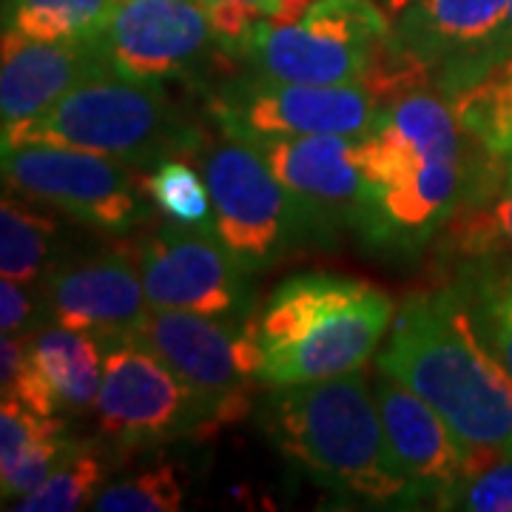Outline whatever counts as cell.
<instances>
[{"label":"cell","instance_id":"6da1fadb","mask_svg":"<svg viewBox=\"0 0 512 512\" xmlns=\"http://www.w3.org/2000/svg\"><path fill=\"white\" fill-rule=\"evenodd\" d=\"M362 160L379 194L376 248L387 251H419L464 205L501 188L495 171L501 157L481 146L427 86L384 106L382 123L362 137Z\"/></svg>","mask_w":512,"mask_h":512},{"label":"cell","instance_id":"7a4b0ae2","mask_svg":"<svg viewBox=\"0 0 512 512\" xmlns=\"http://www.w3.org/2000/svg\"><path fill=\"white\" fill-rule=\"evenodd\" d=\"M376 365L433 404L464 447L512 456V373L478 339L450 282L404 299Z\"/></svg>","mask_w":512,"mask_h":512},{"label":"cell","instance_id":"3957f363","mask_svg":"<svg viewBox=\"0 0 512 512\" xmlns=\"http://www.w3.org/2000/svg\"><path fill=\"white\" fill-rule=\"evenodd\" d=\"M262 427L313 481L379 507H419L384 433L365 367L333 379L271 387Z\"/></svg>","mask_w":512,"mask_h":512},{"label":"cell","instance_id":"277c9868","mask_svg":"<svg viewBox=\"0 0 512 512\" xmlns=\"http://www.w3.org/2000/svg\"><path fill=\"white\" fill-rule=\"evenodd\" d=\"M396 319L390 293L339 274H299L248 313L245 330L265 387L305 384L362 370Z\"/></svg>","mask_w":512,"mask_h":512},{"label":"cell","instance_id":"5b68a950","mask_svg":"<svg viewBox=\"0 0 512 512\" xmlns=\"http://www.w3.org/2000/svg\"><path fill=\"white\" fill-rule=\"evenodd\" d=\"M208 131L180 109L165 83L106 74L69 92L40 117L6 123L3 148L52 143L154 168L171 157H197Z\"/></svg>","mask_w":512,"mask_h":512},{"label":"cell","instance_id":"8992f818","mask_svg":"<svg viewBox=\"0 0 512 512\" xmlns=\"http://www.w3.org/2000/svg\"><path fill=\"white\" fill-rule=\"evenodd\" d=\"M194 160H200L211 191L214 228L248 274L271 268L299 248L333 242L251 140L220 128Z\"/></svg>","mask_w":512,"mask_h":512},{"label":"cell","instance_id":"52a82bcc","mask_svg":"<svg viewBox=\"0 0 512 512\" xmlns=\"http://www.w3.org/2000/svg\"><path fill=\"white\" fill-rule=\"evenodd\" d=\"M387 40L390 18L373 0H319L293 23H262L237 63L288 83H367Z\"/></svg>","mask_w":512,"mask_h":512},{"label":"cell","instance_id":"ba28073f","mask_svg":"<svg viewBox=\"0 0 512 512\" xmlns=\"http://www.w3.org/2000/svg\"><path fill=\"white\" fill-rule=\"evenodd\" d=\"M6 191L103 234H126L148 220L146 177L134 165L80 148L29 143L3 148Z\"/></svg>","mask_w":512,"mask_h":512},{"label":"cell","instance_id":"9c48e42d","mask_svg":"<svg viewBox=\"0 0 512 512\" xmlns=\"http://www.w3.org/2000/svg\"><path fill=\"white\" fill-rule=\"evenodd\" d=\"M384 103L365 83H288L248 72L211 89L217 128L251 143L296 137H367L382 123Z\"/></svg>","mask_w":512,"mask_h":512},{"label":"cell","instance_id":"30bf717a","mask_svg":"<svg viewBox=\"0 0 512 512\" xmlns=\"http://www.w3.org/2000/svg\"><path fill=\"white\" fill-rule=\"evenodd\" d=\"M94 43L114 72L154 83L205 86L237 63L202 0H117Z\"/></svg>","mask_w":512,"mask_h":512},{"label":"cell","instance_id":"8fae6325","mask_svg":"<svg viewBox=\"0 0 512 512\" xmlns=\"http://www.w3.org/2000/svg\"><path fill=\"white\" fill-rule=\"evenodd\" d=\"M106 370L94 402L100 433L123 450H146L177 439L220 433L211 407L151 350L114 339L103 342Z\"/></svg>","mask_w":512,"mask_h":512},{"label":"cell","instance_id":"7c38bea8","mask_svg":"<svg viewBox=\"0 0 512 512\" xmlns=\"http://www.w3.org/2000/svg\"><path fill=\"white\" fill-rule=\"evenodd\" d=\"M171 367L202 402L211 407L217 430L237 424L251 410L259 382V356L245 319L202 316L151 308L131 336Z\"/></svg>","mask_w":512,"mask_h":512},{"label":"cell","instance_id":"4fadbf2b","mask_svg":"<svg viewBox=\"0 0 512 512\" xmlns=\"http://www.w3.org/2000/svg\"><path fill=\"white\" fill-rule=\"evenodd\" d=\"M151 308L248 319L251 276L214 225L165 222L134 242Z\"/></svg>","mask_w":512,"mask_h":512},{"label":"cell","instance_id":"5bb4252c","mask_svg":"<svg viewBox=\"0 0 512 512\" xmlns=\"http://www.w3.org/2000/svg\"><path fill=\"white\" fill-rule=\"evenodd\" d=\"M259 148L330 239L350 228L376 248L379 194L362 160V137H296L259 143Z\"/></svg>","mask_w":512,"mask_h":512},{"label":"cell","instance_id":"9a60e30c","mask_svg":"<svg viewBox=\"0 0 512 512\" xmlns=\"http://www.w3.org/2000/svg\"><path fill=\"white\" fill-rule=\"evenodd\" d=\"M148 311L134 248L66 259L49 268L43 282V313L63 328L89 330L100 342L131 336Z\"/></svg>","mask_w":512,"mask_h":512},{"label":"cell","instance_id":"2e32d148","mask_svg":"<svg viewBox=\"0 0 512 512\" xmlns=\"http://www.w3.org/2000/svg\"><path fill=\"white\" fill-rule=\"evenodd\" d=\"M510 0H413L390 18L393 46L430 80L498 57Z\"/></svg>","mask_w":512,"mask_h":512},{"label":"cell","instance_id":"e0dca14e","mask_svg":"<svg viewBox=\"0 0 512 512\" xmlns=\"http://www.w3.org/2000/svg\"><path fill=\"white\" fill-rule=\"evenodd\" d=\"M373 393L390 453L410 481L416 501H433V507H439L441 498L450 493V487L481 453L464 447L447 427V421L436 413V407L424 402L416 390H410L396 376L379 370Z\"/></svg>","mask_w":512,"mask_h":512},{"label":"cell","instance_id":"ac0fdd59","mask_svg":"<svg viewBox=\"0 0 512 512\" xmlns=\"http://www.w3.org/2000/svg\"><path fill=\"white\" fill-rule=\"evenodd\" d=\"M106 74L117 72L94 43V37L35 40L15 29H3V66H0L3 126L40 117L69 92Z\"/></svg>","mask_w":512,"mask_h":512},{"label":"cell","instance_id":"d6986e66","mask_svg":"<svg viewBox=\"0 0 512 512\" xmlns=\"http://www.w3.org/2000/svg\"><path fill=\"white\" fill-rule=\"evenodd\" d=\"M26 342L40 379L55 399L57 413L94 410L106 370V350H100L103 342L89 330L63 328L57 322L37 328Z\"/></svg>","mask_w":512,"mask_h":512},{"label":"cell","instance_id":"ffe728a7","mask_svg":"<svg viewBox=\"0 0 512 512\" xmlns=\"http://www.w3.org/2000/svg\"><path fill=\"white\" fill-rule=\"evenodd\" d=\"M74 441L63 436V421L43 416L18 399L0 407V490L3 501H18L43 484Z\"/></svg>","mask_w":512,"mask_h":512},{"label":"cell","instance_id":"44dd1931","mask_svg":"<svg viewBox=\"0 0 512 512\" xmlns=\"http://www.w3.org/2000/svg\"><path fill=\"white\" fill-rule=\"evenodd\" d=\"M458 123L498 157L512 154V55L493 57L436 83Z\"/></svg>","mask_w":512,"mask_h":512},{"label":"cell","instance_id":"7402d4cb","mask_svg":"<svg viewBox=\"0 0 512 512\" xmlns=\"http://www.w3.org/2000/svg\"><path fill=\"white\" fill-rule=\"evenodd\" d=\"M450 285L461 293L478 339L512 373V265L495 256L473 259Z\"/></svg>","mask_w":512,"mask_h":512},{"label":"cell","instance_id":"603a6c76","mask_svg":"<svg viewBox=\"0 0 512 512\" xmlns=\"http://www.w3.org/2000/svg\"><path fill=\"white\" fill-rule=\"evenodd\" d=\"M57 222L29 208L18 197L0 202V274L23 285H35L55 248Z\"/></svg>","mask_w":512,"mask_h":512},{"label":"cell","instance_id":"cb8c5ba5","mask_svg":"<svg viewBox=\"0 0 512 512\" xmlns=\"http://www.w3.org/2000/svg\"><path fill=\"white\" fill-rule=\"evenodd\" d=\"M117 0H9L3 29L35 40H83L106 23Z\"/></svg>","mask_w":512,"mask_h":512},{"label":"cell","instance_id":"d4e9b609","mask_svg":"<svg viewBox=\"0 0 512 512\" xmlns=\"http://www.w3.org/2000/svg\"><path fill=\"white\" fill-rule=\"evenodd\" d=\"M106 476L103 450L89 441H74L69 453L49 473L43 484L12 504L18 512H72L94 501L97 487Z\"/></svg>","mask_w":512,"mask_h":512},{"label":"cell","instance_id":"484cf974","mask_svg":"<svg viewBox=\"0 0 512 512\" xmlns=\"http://www.w3.org/2000/svg\"><path fill=\"white\" fill-rule=\"evenodd\" d=\"M146 191L151 205H157L165 217L177 225H214L211 191L188 157H171L154 165L146 177Z\"/></svg>","mask_w":512,"mask_h":512},{"label":"cell","instance_id":"4316f807","mask_svg":"<svg viewBox=\"0 0 512 512\" xmlns=\"http://www.w3.org/2000/svg\"><path fill=\"white\" fill-rule=\"evenodd\" d=\"M183 507V484L171 464L146 470L97 490L92 510L100 512H177Z\"/></svg>","mask_w":512,"mask_h":512},{"label":"cell","instance_id":"83f0119b","mask_svg":"<svg viewBox=\"0 0 512 512\" xmlns=\"http://www.w3.org/2000/svg\"><path fill=\"white\" fill-rule=\"evenodd\" d=\"M439 510L512 512V456H481L439 501Z\"/></svg>","mask_w":512,"mask_h":512},{"label":"cell","instance_id":"f1b7e54d","mask_svg":"<svg viewBox=\"0 0 512 512\" xmlns=\"http://www.w3.org/2000/svg\"><path fill=\"white\" fill-rule=\"evenodd\" d=\"M40 325L37 308L23 282L3 279L0 282V330L9 336H23L26 330Z\"/></svg>","mask_w":512,"mask_h":512},{"label":"cell","instance_id":"f546056e","mask_svg":"<svg viewBox=\"0 0 512 512\" xmlns=\"http://www.w3.org/2000/svg\"><path fill=\"white\" fill-rule=\"evenodd\" d=\"M493 217L501 237L507 242V248L512 251V165L504 177V183L498 188V194L493 197Z\"/></svg>","mask_w":512,"mask_h":512},{"label":"cell","instance_id":"4dcf8cb0","mask_svg":"<svg viewBox=\"0 0 512 512\" xmlns=\"http://www.w3.org/2000/svg\"><path fill=\"white\" fill-rule=\"evenodd\" d=\"M205 6H214V3H228V6H242V9H248V12H254L256 18L262 20V23H271L274 20L276 12V3L279 0H202Z\"/></svg>","mask_w":512,"mask_h":512},{"label":"cell","instance_id":"1f68e13d","mask_svg":"<svg viewBox=\"0 0 512 512\" xmlns=\"http://www.w3.org/2000/svg\"><path fill=\"white\" fill-rule=\"evenodd\" d=\"M512 55V0H510V15H507V29H504V37H501V49H498V57Z\"/></svg>","mask_w":512,"mask_h":512},{"label":"cell","instance_id":"d6a6232c","mask_svg":"<svg viewBox=\"0 0 512 512\" xmlns=\"http://www.w3.org/2000/svg\"><path fill=\"white\" fill-rule=\"evenodd\" d=\"M373 3H376V6L382 9L387 18H393V15H396L399 9H404V6H407V3H413V0H373Z\"/></svg>","mask_w":512,"mask_h":512},{"label":"cell","instance_id":"836d02e7","mask_svg":"<svg viewBox=\"0 0 512 512\" xmlns=\"http://www.w3.org/2000/svg\"><path fill=\"white\" fill-rule=\"evenodd\" d=\"M6 3H9V0H3V6H6Z\"/></svg>","mask_w":512,"mask_h":512},{"label":"cell","instance_id":"e575fe53","mask_svg":"<svg viewBox=\"0 0 512 512\" xmlns=\"http://www.w3.org/2000/svg\"><path fill=\"white\" fill-rule=\"evenodd\" d=\"M510 165H512V154H510Z\"/></svg>","mask_w":512,"mask_h":512}]
</instances>
